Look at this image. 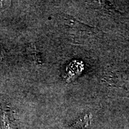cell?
Masks as SVG:
<instances>
[{"label": "cell", "mask_w": 129, "mask_h": 129, "mask_svg": "<svg viewBox=\"0 0 129 129\" xmlns=\"http://www.w3.org/2000/svg\"><path fill=\"white\" fill-rule=\"evenodd\" d=\"M27 52L29 57L32 59L34 63L36 64H42L41 56L39 54V51L37 49L34 45H30L27 48Z\"/></svg>", "instance_id": "cell-1"}, {"label": "cell", "mask_w": 129, "mask_h": 129, "mask_svg": "<svg viewBox=\"0 0 129 129\" xmlns=\"http://www.w3.org/2000/svg\"><path fill=\"white\" fill-rule=\"evenodd\" d=\"M2 118V124L4 129H12V127H11L10 119H9V118H8L7 114L6 111H3Z\"/></svg>", "instance_id": "cell-2"}, {"label": "cell", "mask_w": 129, "mask_h": 129, "mask_svg": "<svg viewBox=\"0 0 129 129\" xmlns=\"http://www.w3.org/2000/svg\"><path fill=\"white\" fill-rule=\"evenodd\" d=\"M11 6V1H0V11L9 9Z\"/></svg>", "instance_id": "cell-3"}, {"label": "cell", "mask_w": 129, "mask_h": 129, "mask_svg": "<svg viewBox=\"0 0 129 129\" xmlns=\"http://www.w3.org/2000/svg\"><path fill=\"white\" fill-rule=\"evenodd\" d=\"M6 58V51L2 45L0 44V63L2 62Z\"/></svg>", "instance_id": "cell-4"}]
</instances>
